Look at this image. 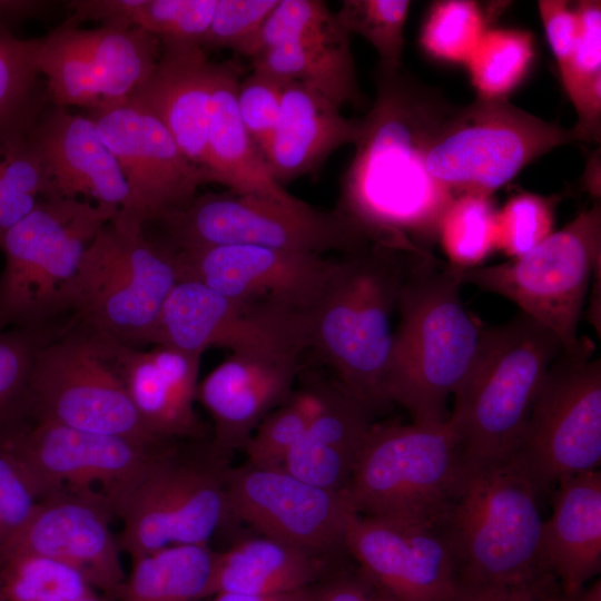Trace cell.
Returning <instances> with one entry per match:
<instances>
[{
	"label": "cell",
	"mask_w": 601,
	"mask_h": 601,
	"mask_svg": "<svg viewBox=\"0 0 601 601\" xmlns=\"http://www.w3.org/2000/svg\"><path fill=\"white\" fill-rule=\"evenodd\" d=\"M375 88L336 208L373 244L432 256L428 244L455 197L431 177L425 154L453 107L401 68L380 66Z\"/></svg>",
	"instance_id": "6da1fadb"
},
{
	"label": "cell",
	"mask_w": 601,
	"mask_h": 601,
	"mask_svg": "<svg viewBox=\"0 0 601 601\" xmlns=\"http://www.w3.org/2000/svg\"><path fill=\"white\" fill-rule=\"evenodd\" d=\"M461 273L435 256H412L400 289L385 395L388 403L406 408L414 424L447 420L446 401L462 384L480 345L483 327L462 303Z\"/></svg>",
	"instance_id": "7a4b0ae2"
},
{
	"label": "cell",
	"mask_w": 601,
	"mask_h": 601,
	"mask_svg": "<svg viewBox=\"0 0 601 601\" xmlns=\"http://www.w3.org/2000/svg\"><path fill=\"white\" fill-rule=\"evenodd\" d=\"M412 256L376 244L342 255L309 319L308 349L374 414L390 404L392 316Z\"/></svg>",
	"instance_id": "3957f363"
},
{
	"label": "cell",
	"mask_w": 601,
	"mask_h": 601,
	"mask_svg": "<svg viewBox=\"0 0 601 601\" xmlns=\"http://www.w3.org/2000/svg\"><path fill=\"white\" fill-rule=\"evenodd\" d=\"M539 497L509 459H463L434 523L452 553L459 582H523L552 575L541 554Z\"/></svg>",
	"instance_id": "277c9868"
},
{
	"label": "cell",
	"mask_w": 601,
	"mask_h": 601,
	"mask_svg": "<svg viewBox=\"0 0 601 601\" xmlns=\"http://www.w3.org/2000/svg\"><path fill=\"white\" fill-rule=\"evenodd\" d=\"M561 352L555 335L522 312L502 325L482 328L450 415L463 459H510L548 370Z\"/></svg>",
	"instance_id": "5b68a950"
},
{
	"label": "cell",
	"mask_w": 601,
	"mask_h": 601,
	"mask_svg": "<svg viewBox=\"0 0 601 601\" xmlns=\"http://www.w3.org/2000/svg\"><path fill=\"white\" fill-rule=\"evenodd\" d=\"M175 253L141 233L105 224L62 292L59 317L100 338L139 347L147 341L176 283Z\"/></svg>",
	"instance_id": "8992f818"
},
{
	"label": "cell",
	"mask_w": 601,
	"mask_h": 601,
	"mask_svg": "<svg viewBox=\"0 0 601 601\" xmlns=\"http://www.w3.org/2000/svg\"><path fill=\"white\" fill-rule=\"evenodd\" d=\"M151 223L161 228L156 239L175 253L249 245L324 256L346 255L373 244L337 208L318 209L294 196L207 193Z\"/></svg>",
	"instance_id": "52a82bcc"
},
{
	"label": "cell",
	"mask_w": 601,
	"mask_h": 601,
	"mask_svg": "<svg viewBox=\"0 0 601 601\" xmlns=\"http://www.w3.org/2000/svg\"><path fill=\"white\" fill-rule=\"evenodd\" d=\"M118 211L78 198L41 199L0 237V332L61 319L62 292L90 242Z\"/></svg>",
	"instance_id": "ba28073f"
},
{
	"label": "cell",
	"mask_w": 601,
	"mask_h": 601,
	"mask_svg": "<svg viewBox=\"0 0 601 601\" xmlns=\"http://www.w3.org/2000/svg\"><path fill=\"white\" fill-rule=\"evenodd\" d=\"M601 207L595 201L528 254L509 262L462 270V283L501 295L548 328L562 351L592 348L578 338L591 277L601 267Z\"/></svg>",
	"instance_id": "9c48e42d"
},
{
	"label": "cell",
	"mask_w": 601,
	"mask_h": 601,
	"mask_svg": "<svg viewBox=\"0 0 601 601\" xmlns=\"http://www.w3.org/2000/svg\"><path fill=\"white\" fill-rule=\"evenodd\" d=\"M454 423L373 425L347 494L358 515L435 523L462 465Z\"/></svg>",
	"instance_id": "30bf717a"
},
{
	"label": "cell",
	"mask_w": 601,
	"mask_h": 601,
	"mask_svg": "<svg viewBox=\"0 0 601 601\" xmlns=\"http://www.w3.org/2000/svg\"><path fill=\"white\" fill-rule=\"evenodd\" d=\"M177 443L164 447L111 504L122 521L120 551L131 561L173 545H208L230 515L228 467L207 451L191 455Z\"/></svg>",
	"instance_id": "8fae6325"
},
{
	"label": "cell",
	"mask_w": 601,
	"mask_h": 601,
	"mask_svg": "<svg viewBox=\"0 0 601 601\" xmlns=\"http://www.w3.org/2000/svg\"><path fill=\"white\" fill-rule=\"evenodd\" d=\"M574 141L571 129L548 122L508 99L479 97L445 116L428 144L425 166L454 197L491 196L538 157Z\"/></svg>",
	"instance_id": "7c38bea8"
},
{
	"label": "cell",
	"mask_w": 601,
	"mask_h": 601,
	"mask_svg": "<svg viewBox=\"0 0 601 601\" xmlns=\"http://www.w3.org/2000/svg\"><path fill=\"white\" fill-rule=\"evenodd\" d=\"M118 344L68 323L37 355L26 414L87 432L168 443L155 437L136 411L119 371Z\"/></svg>",
	"instance_id": "4fadbf2b"
},
{
	"label": "cell",
	"mask_w": 601,
	"mask_h": 601,
	"mask_svg": "<svg viewBox=\"0 0 601 601\" xmlns=\"http://www.w3.org/2000/svg\"><path fill=\"white\" fill-rule=\"evenodd\" d=\"M563 351L548 370L510 461L539 496L601 461V363Z\"/></svg>",
	"instance_id": "5bb4252c"
},
{
	"label": "cell",
	"mask_w": 601,
	"mask_h": 601,
	"mask_svg": "<svg viewBox=\"0 0 601 601\" xmlns=\"http://www.w3.org/2000/svg\"><path fill=\"white\" fill-rule=\"evenodd\" d=\"M39 487L42 500L69 491L112 502L167 445L87 432L26 413L0 433Z\"/></svg>",
	"instance_id": "9a60e30c"
},
{
	"label": "cell",
	"mask_w": 601,
	"mask_h": 601,
	"mask_svg": "<svg viewBox=\"0 0 601 601\" xmlns=\"http://www.w3.org/2000/svg\"><path fill=\"white\" fill-rule=\"evenodd\" d=\"M160 52L159 39L139 28L57 27L40 38L37 65L51 104L91 111L128 99Z\"/></svg>",
	"instance_id": "2e32d148"
},
{
	"label": "cell",
	"mask_w": 601,
	"mask_h": 601,
	"mask_svg": "<svg viewBox=\"0 0 601 601\" xmlns=\"http://www.w3.org/2000/svg\"><path fill=\"white\" fill-rule=\"evenodd\" d=\"M86 116L96 125L128 185V201L112 219L120 229L141 233L147 223L188 205L206 184L204 169L183 154L155 115L130 97Z\"/></svg>",
	"instance_id": "e0dca14e"
},
{
	"label": "cell",
	"mask_w": 601,
	"mask_h": 601,
	"mask_svg": "<svg viewBox=\"0 0 601 601\" xmlns=\"http://www.w3.org/2000/svg\"><path fill=\"white\" fill-rule=\"evenodd\" d=\"M308 328L306 315L233 299L197 280L180 278L147 344L200 355L210 347L302 355L308 349Z\"/></svg>",
	"instance_id": "ac0fdd59"
},
{
	"label": "cell",
	"mask_w": 601,
	"mask_h": 601,
	"mask_svg": "<svg viewBox=\"0 0 601 601\" xmlns=\"http://www.w3.org/2000/svg\"><path fill=\"white\" fill-rule=\"evenodd\" d=\"M225 484L230 515L263 536L322 556L345 551L346 528L355 514L347 491L317 486L284 467L248 463L228 467Z\"/></svg>",
	"instance_id": "d6986e66"
},
{
	"label": "cell",
	"mask_w": 601,
	"mask_h": 601,
	"mask_svg": "<svg viewBox=\"0 0 601 601\" xmlns=\"http://www.w3.org/2000/svg\"><path fill=\"white\" fill-rule=\"evenodd\" d=\"M175 256L180 278L197 280L233 299L309 319L337 267V258L249 245L214 246Z\"/></svg>",
	"instance_id": "ffe728a7"
},
{
	"label": "cell",
	"mask_w": 601,
	"mask_h": 601,
	"mask_svg": "<svg viewBox=\"0 0 601 601\" xmlns=\"http://www.w3.org/2000/svg\"><path fill=\"white\" fill-rule=\"evenodd\" d=\"M344 546L395 601H450L456 590L452 553L433 523L355 513Z\"/></svg>",
	"instance_id": "44dd1931"
},
{
	"label": "cell",
	"mask_w": 601,
	"mask_h": 601,
	"mask_svg": "<svg viewBox=\"0 0 601 601\" xmlns=\"http://www.w3.org/2000/svg\"><path fill=\"white\" fill-rule=\"evenodd\" d=\"M114 512L100 494L60 492L41 500L0 552L51 558L80 571L99 592L116 599L126 574L111 532Z\"/></svg>",
	"instance_id": "7402d4cb"
},
{
	"label": "cell",
	"mask_w": 601,
	"mask_h": 601,
	"mask_svg": "<svg viewBox=\"0 0 601 601\" xmlns=\"http://www.w3.org/2000/svg\"><path fill=\"white\" fill-rule=\"evenodd\" d=\"M300 355L233 353L198 383L196 400L209 413V457L229 467L259 423L294 392Z\"/></svg>",
	"instance_id": "603a6c76"
},
{
	"label": "cell",
	"mask_w": 601,
	"mask_h": 601,
	"mask_svg": "<svg viewBox=\"0 0 601 601\" xmlns=\"http://www.w3.org/2000/svg\"><path fill=\"white\" fill-rule=\"evenodd\" d=\"M28 139L41 161L53 199L85 196L96 205L117 210L126 206V179L89 117L49 102L28 131Z\"/></svg>",
	"instance_id": "cb8c5ba5"
},
{
	"label": "cell",
	"mask_w": 601,
	"mask_h": 601,
	"mask_svg": "<svg viewBox=\"0 0 601 601\" xmlns=\"http://www.w3.org/2000/svg\"><path fill=\"white\" fill-rule=\"evenodd\" d=\"M117 362L127 393L147 430L165 442L201 437L195 412L200 354L168 345L148 351L118 344Z\"/></svg>",
	"instance_id": "d4e9b609"
},
{
	"label": "cell",
	"mask_w": 601,
	"mask_h": 601,
	"mask_svg": "<svg viewBox=\"0 0 601 601\" xmlns=\"http://www.w3.org/2000/svg\"><path fill=\"white\" fill-rule=\"evenodd\" d=\"M313 410L302 440L283 467L317 486L347 491L353 470L372 428L374 413L337 381L307 388Z\"/></svg>",
	"instance_id": "484cf974"
},
{
	"label": "cell",
	"mask_w": 601,
	"mask_h": 601,
	"mask_svg": "<svg viewBox=\"0 0 601 601\" xmlns=\"http://www.w3.org/2000/svg\"><path fill=\"white\" fill-rule=\"evenodd\" d=\"M215 62L199 46H161L150 76L131 99L155 115L183 154L204 169Z\"/></svg>",
	"instance_id": "4316f807"
},
{
	"label": "cell",
	"mask_w": 601,
	"mask_h": 601,
	"mask_svg": "<svg viewBox=\"0 0 601 601\" xmlns=\"http://www.w3.org/2000/svg\"><path fill=\"white\" fill-rule=\"evenodd\" d=\"M361 119H348L317 91L283 81L276 129L263 152L273 179L283 187L321 167L339 147L355 145Z\"/></svg>",
	"instance_id": "83f0119b"
},
{
	"label": "cell",
	"mask_w": 601,
	"mask_h": 601,
	"mask_svg": "<svg viewBox=\"0 0 601 601\" xmlns=\"http://www.w3.org/2000/svg\"><path fill=\"white\" fill-rule=\"evenodd\" d=\"M553 512L543 521L541 554L568 597L579 593L601 569V472L560 481Z\"/></svg>",
	"instance_id": "f1b7e54d"
},
{
	"label": "cell",
	"mask_w": 601,
	"mask_h": 601,
	"mask_svg": "<svg viewBox=\"0 0 601 601\" xmlns=\"http://www.w3.org/2000/svg\"><path fill=\"white\" fill-rule=\"evenodd\" d=\"M239 68L215 63L207 126L206 184L216 183L238 194L278 199L292 197L272 177L262 152L245 129L236 95Z\"/></svg>",
	"instance_id": "f546056e"
},
{
	"label": "cell",
	"mask_w": 601,
	"mask_h": 601,
	"mask_svg": "<svg viewBox=\"0 0 601 601\" xmlns=\"http://www.w3.org/2000/svg\"><path fill=\"white\" fill-rule=\"evenodd\" d=\"M325 556L262 536L216 552L207 599L217 593L267 594L314 587Z\"/></svg>",
	"instance_id": "4dcf8cb0"
},
{
	"label": "cell",
	"mask_w": 601,
	"mask_h": 601,
	"mask_svg": "<svg viewBox=\"0 0 601 601\" xmlns=\"http://www.w3.org/2000/svg\"><path fill=\"white\" fill-rule=\"evenodd\" d=\"M252 62L253 69L280 81L302 83L339 108L363 105L349 36L343 30L268 48Z\"/></svg>",
	"instance_id": "1f68e13d"
},
{
	"label": "cell",
	"mask_w": 601,
	"mask_h": 601,
	"mask_svg": "<svg viewBox=\"0 0 601 601\" xmlns=\"http://www.w3.org/2000/svg\"><path fill=\"white\" fill-rule=\"evenodd\" d=\"M215 555L208 545H173L140 556L115 601L207 599Z\"/></svg>",
	"instance_id": "d6a6232c"
},
{
	"label": "cell",
	"mask_w": 601,
	"mask_h": 601,
	"mask_svg": "<svg viewBox=\"0 0 601 601\" xmlns=\"http://www.w3.org/2000/svg\"><path fill=\"white\" fill-rule=\"evenodd\" d=\"M581 30L568 61L559 68L563 88L578 120L577 140L600 141L601 135V3L577 2Z\"/></svg>",
	"instance_id": "836d02e7"
},
{
	"label": "cell",
	"mask_w": 601,
	"mask_h": 601,
	"mask_svg": "<svg viewBox=\"0 0 601 601\" xmlns=\"http://www.w3.org/2000/svg\"><path fill=\"white\" fill-rule=\"evenodd\" d=\"M40 38L0 27V135L26 134L50 102L37 65Z\"/></svg>",
	"instance_id": "e575fe53"
},
{
	"label": "cell",
	"mask_w": 601,
	"mask_h": 601,
	"mask_svg": "<svg viewBox=\"0 0 601 601\" xmlns=\"http://www.w3.org/2000/svg\"><path fill=\"white\" fill-rule=\"evenodd\" d=\"M496 211L491 196L465 194L451 201L437 234L450 266H482L496 249Z\"/></svg>",
	"instance_id": "d590c367"
},
{
	"label": "cell",
	"mask_w": 601,
	"mask_h": 601,
	"mask_svg": "<svg viewBox=\"0 0 601 601\" xmlns=\"http://www.w3.org/2000/svg\"><path fill=\"white\" fill-rule=\"evenodd\" d=\"M96 591L80 571L61 561L36 554L0 558L4 601H69Z\"/></svg>",
	"instance_id": "8d00e7d4"
},
{
	"label": "cell",
	"mask_w": 601,
	"mask_h": 601,
	"mask_svg": "<svg viewBox=\"0 0 601 601\" xmlns=\"http://www.w3.org/2000/svg\"><path fill=\"white\" fill-rule=\"evenodd\" d=\"M534 57L532 36L516 29H487L466 61L480 98L506 99Z\"/></svg>",
	"instance_id": "74e56055"
},
{
	"label": "cell",
	"mask_w": 601,
	"mask_h": 601,
	"mask_svg": "<svg viewBox=\"0 0 601 601\" xmlns=\"http://www.w3.org/2000/svg\"><path fill=\"white\" fill-rule=\"evenodd\" d=\"M65 327L66 322L59 319L43 326L0 332V433L24 413L37 355Z\"/></svg>",
	"instance_id": "f35d334b"
},
{
	"label": "cell",
	"mask_w": 601,
	"mask_h": 601,
	"mask_svg": "<svg viewBox=\"0 0 601 601\" xmlns=\"http://www.w3.org/2000/svg\"><path fill=\"white\" fill-rule=\"evenodd\" d=\"M411 2L406 0H345L337 12L341 28L363 37L376 50L386 69H400L404 27Z\"/></svg>",
	"instance_id": "ab89813d"
},
{
	"label": "cell",
	"mask_w": 601,
	"mask_h": 601,
	"mask_svg": "<svg viewBox=\"0 0 601 601\" xmlns=\"http://www.w3.org/2000/svg\"><path fill=\"white\" fill-rule=\"evenodd\" d=\"M486 30L484 12L475 1H439L423 23L421 43L436 59L466 63Z\"/></svg>",
	"instance_id": "60d3db41"
},
{
	"label": "cell",
	"mask_w": 601,
	"mask_h": 601,
	"mask_svg": "<svg viewBox=\"0 0 601 601\" xmlns=\"http://www.w3.org/2000/svg\"><path fill=\"white\" fill-rule=\"evenodd\" d=\"M217 0H135L131 28L157 37L161 46L201 47Z\"/></svg>",
	"instance_id": "b9f144b4"
},
{
	"label": "cell",
	"mask_w": 601,
	"mask_h": 601,
	"mask_svg": "<svg viewBox=\"0 0 601 601\" xmlns=\"http://www.w3.org/2000/svg\"><path fill=\"white\" fill-rule=\"evenodd\" d=\"M312 407L302 392L272 411L256 427L243 447L246 463L258 467H283V464L304 436Z\"/></svg>",
	"instance_id": "7bdbcfd3"
},
{
	"label": "cell",
	"mask_w": 601,
	"mask_h": 601,
	"mask_svg": "<svg viewBox=\"0 0 601 601\" xmlns=\"http://www.w3.org/2000/svg\"><path fill=\"white\" fill-rule=\"evenodd\" d=\"M556 198L532 193L511 197L496 211V249L519 258L553 233Z\"/></svg>",
	"instance_id": "ee69618b"
},
{
	"label": "cell",
	"mask_w": 601,
	"mask_h": 601,
	"mask_svg": "<svg viewBox=\"0 0 601 601\" xmlns=\"http://www.w3.org/2000/svg\"><path fill=\"white\" fill-rule=\"evenodd\" d=\"M339 30L343 29L335 12L324 1L278 0L265 20L249 58L275 46L323 37Z\"/></svg>",
	"instance_id": "f6af8a7d"
},
{
	"label": "cell",
	"mask_w": 601,
	"mask_h": 601,
	"mask_svg": "<svg viewBox=\"0 0 601 601\" xmlns=\"http://www.w3.org/2000/svg\"><path fill=\"white\" fill-rule=\"evenodd\" d=\"M278 0H217L201 48L228 49L249 58L252 47Z\"/></svg>",
	"instance_id": "bcb514c9"
},
{
	"label": "cell",
	"mask_w": 601,
	"mask_h": 601,
	"mask_svg": "<svg viewBox=\"0 0 601 601\" xmlns=\"http://www.w3.org/2000/svg\"><path fill=\"white\" fill-rule=\"evenodd\" d=\"M42 500L36 482L0 439V552Z\"/></svg>",
	"instance_id": "7dc6e473"
},
{
	"label": "cell",
	"mask_w": 601,
	"mask_h": 601,
	"mask_svg": "<svg viewBox=\"0 0 601 601\" xmlns=\"http://www.w3.org/2000/svg\"><path fill=\"white\" fill-rule=\"evenodd\" d=\"M282 90L283 81L256 69L237 88L239 117L262 155L278 124Z\"/></svg>",
	"instance_id": "c3c4849f"
},
{
	"label": "cell",
	"mask_w": 601,
	"mask_h": 601,
	"mask_svg": "<svg viewBox=\"0 0 601 601\" xmlns=\"http://www.w3.org/2000/svg\"><path fill=\"white\" fill-rule=\"evenodd\" d=\"M450 601H565L553 575L523 582H459Z\"/></svg>",
	"instance_id": "681fc988"
},
{
	"label": "cell",
	"mask_w": 601,
	"mask_h": 601,
	"mask_svg": "<svg viewBox=\"0 0 601 601\" xmlns=\"http://www.w3.org/2000/svg\"><path fill=\"white\" fill-rule=\"evenodd\" d=\"M538 7L548 42L560 68L572 55L580 36L577 4L563 0H541Z\"/></svg>",
	"instance_id": "f907efd6"
},
{
	"label": "cell",
	"mask_w": 601,
	"mask_h": 601,
	"mask_svg": "<svg viewBox=\"0 0 601 601\" xmlns=\"http://www.w3.org/2000/svg\"><path fill=\"white\" fill-rule=\"evenodd\" d=\"M317 601H395L357 564L333 574L317 585Z\"/></svg>",
	"instance_id": "816d5d0a"
},
{
	"label": "cell",
	"mask_w": 601,
	"mask_h": 601,
	"mask_svg": "<svg viewBox=\"0 0 601 601\" xmlns=\"http://www.w3.org/2000/svg\"><path fill=\"white\" fill-rule=\"evenodd\" d=\"M59 3L47 0H0V27L51 14Z\"/></svg>",
	"instance_id": "f5cc1de1"
},
{
	"label": "cell",
	"mask_w": 601,
	"mask_h": 601,
	"mask_svg": "<svg viewBox=\"0 0 601 601\" xmlns=\"http://www.w3.org/2000/svg\"><path fill=\"white\" fill-rule=\"evenodd\" d=\"M38 203L20 199L8 189L1 167L0 137V237L8 229L24 218L37 206Z\"/></svg>",
	"instance_id": "db71d44e"
},
{
	"label": "cell",
	"mask_w": 601,
	"mask_h": 601,
	"mask_svg": "<svg viewBox=\"0 0 601 601\" xmlns=\"http://www.w3.org/2000/svg\"><path fill=\"white\" fill-rule=\"evenodd\" d=\"M209 601H317V585L267 594L217 593Z\"/></svg>",
	"instance_id": "11a10c76"
},
{
	"label": "cell",
	"mask_w": 601,
	"mask_h": 601,
	"mask_svg": "<svg viewBox=\"0 0 601 601\" xmlns=\"http://www.w3.org/2000/svg\"><path fill=\"white\" fill-rule=\"evenodd\" d=\"M565 601H601V580L598 579L591 587H584L572 597L565 595Z\"/></svg>",
	"instance_id": "9f6ffc18"
},
{
	"label": "cell",
	"mask_w": 601,
	"mask_h": 601,
	"mask_svg": "<svg viewBox=\"0 0 601 601\" xmlns=\"http://www.w3.org/2000/svg\"><path fill=\"white\" fill-rule=\"evenodd\" d=\"M69 601H115L112 598L96 591L81 598H77Z\"/></svg>",
	"instance_id": "6f0895ef"
},
{
	"label": "cell",
	"mask_w": 601,
	"mask_h": 601,
	"mask_svg": "<svg viewBox=\"0 0 601 601\" xmlns=\"http://www.w3.org/2000/svg\"><path fill=\"white\" fill-rule=\"evenodd\" d=\"M0 601H4V599H3L2 594H1V592H0Z\"/></svg>",
	"instance_id": "680465c9"
}]
</instances>
